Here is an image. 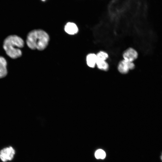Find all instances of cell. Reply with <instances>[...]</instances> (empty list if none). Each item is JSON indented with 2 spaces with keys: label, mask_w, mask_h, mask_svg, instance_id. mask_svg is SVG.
<instances>
[{
  "label": "cell",
  "mask_w": 162,
  "mask_h": 162,
  "mask_svg": "<svg viewBox=\"0 0 162 162\" xmlns=\"http://www.w3.org/2000/svg\"><path fill=\"white\" fill-rule=\"evenodd\" d=\"M7 62L5 59L0 56V79L5 77L7 75Z\"/></svg>",
  "instance_id": "cell-7"
},
{
  "label": "cell",
  "mask_w": 162,
  "mask_h": 162,
  "mask_svg": "<svg viewBox=\"0 0 162 162\" xmlns=\"http://www.w3.org/2000/svg\"><path fill=\"white\" fill-rule=\"evenodd\" d=\"M42 1H45V0H42Z\"/></svg>",
  "instance_id": "cell-13"
},
{
  "label": "cell",
  "mask_w": 162,
  "mask_h": 162,
  "mask_svg": "<svg viewBox=\"0 0 162 162\" xmlns=\"http://www.w3.org/2000/svg\"><path fill=\"white\" fill-rule=\"evenodd\" d=\"M160 160H161V162H162V152L160 156Z\"/></svg>",
  "instance_id": "cell-12"
},
{
  "label": "cell",
  "mask_w": 162,
  "mask_h": 162,
  "mask_svg": "<svg viewBox=\"0 0 162 162\" xmlns=\"http://www.w3.org/2000/svg\"><path fill=\"white\" fill-rule=\"evenodd\" d=\"M24 44L21 38L16 35H10L4 40L3 48L9 57L15 59L21 56L22 52L20 49L23 47Z\"/></svg>",
  "instance_id": "cell-2"
},
{
  "label": "cell",
  "mask_w": 162,
  "mask_h": 162,
  "mask_svg": "<svg viewBox=\"0 0 162 162\" xmlns=\"http://www.w3.org/2000/svg\"><path fill=\"white\" fill-rule=\"evenodd\" d=\"M94 155L95 158L97 159H103L106 156V153L104 150L99 149L95 151Z\"/></svg>",
  "instance_id": "cell-11"
},
{
  "label": "cell",
  "mask_w": 162,
  "mask_h": 162,
  "mask_svg": "<svg viewBox=\"0 0 162 162\" xmlns=\"http://www.w3.org/2000/svg\"><path fill=\"white\" fill-rule=\"evenodd\" d=\"M15 154V150L12 147L4 148L0 151V159L3 162L11 160Z\"/></svg>",
  "instance_id": "cell-3"
},
{
  "label": "cell",
  "mask_w": 162,
  "mask_h": 162,
  "mask_svg": "<svg viewBox=\"0 0 162 162\" xmlns=\"http://www.w3.org/2000/svg\"><path fill=\"white\" fill-rule=\"evenodd\" d=\"M64 31L68 34L74 35L76 34L78 31V28L76 25L74 23L68 22L64 26Z\"/></svg>",
  "instance_id": "cell-6"
},
{
  "label": "cell",
  "mask_w": 162,
  "mask_h": 162,
  "mask_svg": "<svg viewBox=\"0 0 162 162\" xmlns=\"http://www.w3.org/2000/svg\"><path fill=\"white\" fill-rule=\"evenodd\" d=\"M133 62H130L124 59L120 61L118 65V71L122 74L127 73L129 70H133L135 68Z\"/></svg>",
  "instance_id": "cell-4"
},
{
  "label": "cell",
  "mask_w": 162,
  "mask_h": 162,
  "mask_svg": "<svg viewBox=\"0 0 162 162\" xmlns=\"http://www.w3.org/2000/svg\"><path fill=\"white\" fill-rule=\"evenodd\" d=\"M96 66L99 69L105 71L109 68V64L106 61L97 60Z\"/></svg>",
  "instance_id": "cell-9"
},
{
  "label": "cell",
  "mask_w": 162,
  "mask_h": 162,
  "mask_svg": "<svg viewBox=\"0 0 162 162\" xmlns=\"http://www.w3.org/2000/svg\"><path fill=\"white\" fill-rule=\"evenodd\" d=\"M97 60L96 55L94 53H89L86 57V64L91 68H94L96 66Z\"/></svg>",
  "instance_id": "cell-8"
},
{
  "label": "cell",
  "mask_w": 162,
  "mask_h": 162,
  "mask_svg": "<svg viewBox=\"0 0 162 162\" xmlns=\"http://www.w3.org/2000/svg\"><path fill=\"white\" fill-rule=\"evenodd\" d=\"M96 55L97 60L106 61L109 57L108 54L103 51H100L98 52Z\"/></svg>",
  "instance_id": "cell-10"
},
{
  "label": "cell",
  "mask_w": 162,
  "mask_h": 162,
  "mask_svg": "<svg viewBox=\"0 0 162 162\" xmlns=\"http://www.w3.org/2000/svg\"><path fill=\"white\" fill-rule=\"evenodd\" d=\"M123 59L130 62H133L137 58L138 53L137 51L132 48L126 50L122 55Z\"/></svg>",
  "instance_id": "cell-5"
},
{
  "label": "cell",
  "mask_w": 162,
  "mask_h": 162,
  "mask_svg": "<svg viewBox=\"0 0 162 162\" xmlns=\"http://www.w3.org/2000/svg\"><path fill=\"white\" fill-rule=\"evenodd\" d=\"M49 40V36L46 32L42 30L36 29L28 33L26 43L31 49L41 51L47 46Z\"/></svg>",
  "instance_id": "cell-1"
}]
</instances>
